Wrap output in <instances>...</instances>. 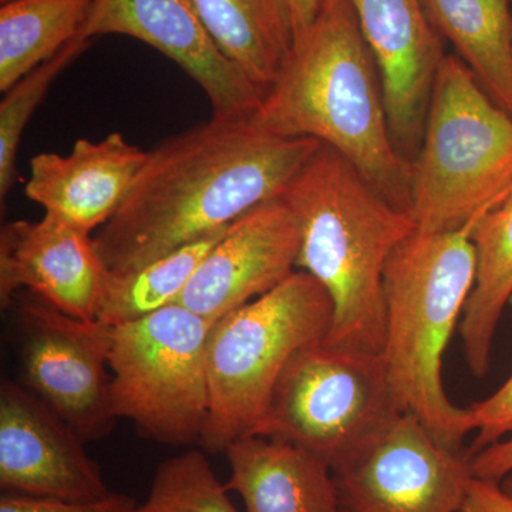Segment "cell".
<instances>
[{"mask_svg":"<svg viewBox=\"0 0 512 512\" xmlns=\"http://www.w3.org/2000/svg\"><path fill=\"white\" fill-rule=\"evenodd\" d=\"M214 322L181 303L111 326L110 404L116 419L165 446L200 444L210 406L208 339Z\"/></svg>","mask_w":512,"mask_h":512,"instance_id":"7","label":"cell"},{"mask_svg":"<svg viewBox=\"0 0 512 512\" xmlns=\"http://www.w3.org/2000/svg\"><path fill=\"white\" fill-rule=\"evenodd\" d=\"M471 473L477 480L501 484L512 476V436L505 441H497L470 456Z\"/></svg>","mask_w":512,"mask_h":512,"instance_id":"27","label":"cell"},{"mask_svg":"<svg viewBox=\"0 0 512 512\" xmlns=\"http://www.w3.org/2000/svg\"><path fill=\"white\" fill-rule=\"evenodd\" d=\"M228 490L247 512H340L332 468L292 444L252 436L225 451Z\"/></svg>","mask_w":512,"mask_h":512,"instance_id":"17","label":"cell"},{"mask_svg":"<svg viewBox=\"0 0 512 512\" xmlns=\"http://www.w3.org/2000/svg\"><path fill=\"white\" fill-rule=\"evenodd\" d=\"M104 271L93 235L53 215L0 229L2 308L28 291L59 311L96 319Z\"/></svg>","mask_w":512,"mask_h":512,"instance_id":"15","label":"cell"},{"mask_svg":"<svg viewBox=\"0 0 512 512\" xmlns=\"http://www.w3.org/2000/svg\"><path fill=\"white\" fill-rule=\"evenodd\" d=\"M134 512H239L198 450L168 458L157 467L150 493Z\"/></svg>","mask_w":512,"mask_h":512,"instance_id":"23","label":"cell"},{"mask_svg":"<svg viewBox=\"0 0 512 512\" xmlns=\"http://www.w3.org/2000/svg\"><path fill=\"white\" fill-rule=\"evenodd\" d=\"M477 275L458 332L471 373L490 370L491 349L505 306L512 299V191L473 229Z\"/></svg>","mask_w":512,"mask_h":512,"instance_id":"20","label":"cell"},{"mask_svg":"<svg viewBox=\"0 0 512 512\" xmlns=\"http://www.w3.org/2000/svg\"><path fill=\"white\" fill-rule=\"evenodd\" d=\"M461 512H512V497L500 484L473 478Z\"/></svg>","mask_w":512,"mask_h":512,"instance_id":"28","label":"cell"},{"mask_svg":"<svg viewBox=\"0 0 512 512\" xmlns=\"http://www.w3.org/2000/svg\"><path fill=\"white\" fill-rule=\"evenodd\" d=\"M375 57L394 146L412 161L443 63V37L421 0H348Z\"/></svg>","mask_w":512,"mask_h":512,"instance_id":"14","label":"cell"},{"mask_svg":"<svg viewBox=\"0 0 512 512\" xmlns=\"http://www.w3.org/2000/svg\"><path fill=\"white\" fill-rule=\"evenodd\" d=\"M301 242L291 207L281 197L266 201L229 225L178 303L217 322L288 279L296 271Z\"/></svg>","mask_w":512,"mask_h":512,"instance_id":"13","label":"cell"},{"mask_svg":"<svg viewBox=\"0 0 512 512\" xmlns=\"http://www.w3.org/2000/svg\"><path fill=\"white\" fill-rule=\"evenodd\" d=\"M332 320L329 293L298 269L214 322L207 353L210 406L200 446L225 453L235 441L259 436L286 363L299 349L323 342Z\"/></svg>","mask_w":512,"mask_h":512,"instance_id":"6","label":"cell"},{"mask_svg":"<svg viewBox=\"0 0 512 512\" xmlns=\"http://www.w3.org/2000/svg\"><path fill=\"white\" fill-rule=\"evenodd\" d=\"M96 0H9L0 5V92L82 35Z\"/></svg>","mask_w":512,"mask_h":512,"instance_id":"21","label":"cell"},{"mask_svg":"<svg viewBox=\"0 0 512 512\" xmlns=\"http://www.w3.org/2000/svg\"><path fill=\"white\" fill-rule=\"evenodd\" d=\"M136 508L137 503L133 498L116 493L89 501L5 493L0 498V512H134Z\"/></svg>","mask_w":512,"mask_h":512,"instance_id":"26","label":"cell"},{"mask_svg":"<svg viewBox=\"0 0 512 512\" xmlns=\"http://www.w3.org/2000/svg\"><path fill=\"white\" fill-rule=\"evenodd\" d=\"M500 485L501 488H503V490L505 491V493L512 497V476L505 478L503 483H501Z\"/></svg>","mask_w":512,"mask_h":512,"instance_id":"30","label":"cell"},{"mask_svg":"<svg viewBox=\"0 0 512 512\" xmlns=\"http://www.w3.org/2000/svg\"><path fill=\"white\" fill-rule=\"evenodd\" d=\"M468 410L477 436L467 453L468 456H474L483 448L503 439L505 434L512 433V373L497 392L481 402L471 404Z\"/></svg>","mask_w":512,"mask_h":512,"instance_id":"25","label":"cell"},{"mask_svg":"<svg viewBox=\"0 0 512 512\" xmlns=\"http://www.w3.org/2000/svg\"><path fill=\"white\" fill-rule=\"evenodd\" d=\"M474 224L456 231H414L384 269L382 355L394 400L440 444L461 450L474 431L468 409L448 399L443 356L460 325L477 275Z\"/></svg>","mask_w":512,"mask_h":512,"instance_id":"4","label":"cell"},{"mask_svg":"<svg viewBox=\"0 0 512 512\" xmlns=\"http://www.w3.org/2000/svg\"><path fill=\"white\" fill-rule=\"evenodd\" d=\"M215 45L266 92L295 43L288 0H191Z\"/></svg>","mask_w":512,"mask_h":512,"instance_id":"18","label":"cell"},{"mask_svg":"<svg viewBox=\"0 0 512 512\" xmlns=\"http://www.w3.org/2000/svg\"><path fill=\"white\" fill-rule=\"evenodd\" d=\"M6 2H9V0H0V3H2V5H3V3H6Z\"/></svg>","mask_w":512,"mask_h":512,"instance_id":"31","label":"cell"},{"mask_svg":"<svg viewBox=\"0 0 512 512\" xmlns=\"http://www.w3.org/2000/svg\"><path fill=\"white\" fill-rule=\"evenodd\" d=\"M12 305L18 316L26 389L86 443L106 437L117 420L107 373L111 326L76 318L33 295Z\"/></svg>","mask_w":512,"mask_h":512,"instance_id":"10","label":"cell"},{"mask_svg":"<svg viewBox=\"0 0 512 512\" xmlns=\"http://www.w3.org/2000/svg\"><path fill=\"white\" fill-rule=\"evenodd\" d=\"M86 441L25 386L0 387V487L5 494L99 500L111 494Z\"/></svg>","mask_w":512,"mask_h":512,"instance_id":"11","label":"cell"},{"mask_svg":"<svg viewBox=\"0 0 512 512\" xmlns=\"http://www.w3.org/2000/svg\"><path fill=\"white\" fill-rule=\"evenodd\" d=\"M301 225L296 269L329 293L333 320L323 342L382 353L384 269L416 231L410 212L384 200L342 154L322 144L281 194Z\"/></svg>","mask_w":512,"mask_h":512,"instance_id":"3","label":"cell"},{"mask_svg":"<svg viewBox=\"0 0 512 512\" xmlns=\"http://www.w3.org/2000/svg\"><path fill=\"white\" fill-rule=\"evenodd\" d=\"M228 228L171 252L136 271H104L96 319L110 326L136 322L174 305L190 284L198 266Z\"/></svg>","mask_w":512,"mask_h":512,"instance_id":"22","label":"cell"},{"mask_svg":"<svg viewBox=\"0 0 512 512\" xmlns=\"http://www.w3.org/2000/svg\"><path fill=\"white\" fill-rule=\"evenodd\" d=\"M399 413L380 353L318 342L286 363L259 437L303 448L335 468Z\"/></svg>","mask_w":512,"mask_h":512,"instance_id":"8","label":"cell"},{"mask_svg":"<svg viewBox=\"0 0 512 512\" xmlns=\"http://www.w3.org/2000/svg\"><path fill=\"white\" fill-rule=\"evenodd\" d=\"M147 153L121 133L79 138L66 156L40 153L30 160L26 197L45 214L92 234L126 200Z\"/></svg>","mask_w":512,"mask_h":512,"instance_id":"16","label":"cell"},{"mask_svg":"<svg viewBox=\"0 0 512 512\" xmlns=\"http://www.w3.org/2000/svg\"><path fill=\"white\" fill-rule=\"evenodd\" d=\"M332 473L340 512H461L474 478L468 453L440 444L407 412Z\"/></svg>","mask_w":512,"mask_h":512,"instance_id":"9","label":"cell"},{"mask_svg":"<svg viewBox=\"0 0 512 512\" xmlns=\"http://www.w3.org/2000/svg\"><path fill=\"white\" fill-rule=\"evenodd\" d=\"M291 6L295 39L315 22L323 0H288Z\"/></svg>","mask_w":512,"mask_h":512,"instance_id":"29","label":"cell"},{"mask_svg":"<svg viewBox=\"0 0 512 512\" xmlns=\"http://www.w3.org/2000/svg\"><path fill=\"white\" fill-rule=\"evenodd\" d=\"M431 25L512 117V0H421Z\"/></svg>","mask_w":512,"mask_h":512,"instance_id":"19","label":"cell"},{"mask_svg":"<svg viewBox=\"0 0 512 512\" xmlns=\"http://www.w3.org/2000/svg\"><path fill=\"white\" fill-rule=\"evenodd\" d=\"M322 146L278 137L249 116H211L160 141L116 214L93 235L107 271H136L232 222L282 191Z\"/></svg>","mask_w":512,"mask_h":512,"instance_id":"1","label":"cell"},{"mask_svg":"<svg viewBox=\"0 0 512 512\" xmlns=\"http://www.w3.org/2000/svg\"><path fill=\"white\" fill-rule=\"evenodd\" d=\"M511 191L512 117L460 57L447 55L412 160L410 215L417 231L474 224Z\"/></svg>","mask_w":512,"mask_h":512,"instance_id":"5","label":"cell"},{"mask_svg":"<svg viewBox=\"0 0 512 512\" xmlns=\"http://www.w3.org/2000/svg\"><path fill=\"white\" fill-rule=\"evenodd\" d=\"M133 37L173 60L201 87L212 116H249L264 97L215 45L191 0H96L84 39Z\"/></svg>","mask_w":512,"mask_h":512,"instance_id":"12","label":"cell"},{"mask_svg":"<svg viewBox=\"0 0 512 512\" xmlns=\"http://www.w3.org/2000/svg\"><path fill=\"white\" fill-rule=\"evenodd\" d=\"M90 43L92 40L77 37L6 90L0 103V200H5L12 187L20 140L37 106L45 99L56 77L86 52Z\"/></svg>","mask_w":512,"mask_h":512,"instance_id":"24","label":"cell"},{"mask_svg":"<svg viewBox=\"0 0 512 512\" xmlns=\"http://www.w3.org/2000/svg\"><path fill=\"white\" fill-rule=\"evenodd\" d=\"M251 119L265 133L332 147L410 212L412 161L394 146L379 69L348 0H323Z\"/></svg>","mask_w":512,"mask_h":512,"instance_id":"2","label":"cell"}]
</instances>
